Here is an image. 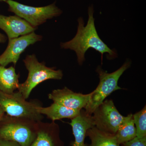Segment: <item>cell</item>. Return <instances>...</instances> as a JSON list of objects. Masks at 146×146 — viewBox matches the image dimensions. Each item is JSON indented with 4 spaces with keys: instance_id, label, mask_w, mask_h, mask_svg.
Segmentation results:
<instances>
[{
    "instance_id": "cell-4",
    "label": "cell",
    "mask_w": 146,
    "mask_h": 146,
    "mask_svg": "<svg viewBox=\"0 0 146 146\" xmlns=\"http://www.w3.org/2000/svg\"><path fill=\"white\" fill-rule=\"evenodd\" d=\"M23 61L28 71V76L25 82L19 84L18 90L26 100L39 84L48 80H59L63 78L62 70L47 67L44 62L38 61L35 54L28 55Z\"/></svg>"
},
{
    "instance_id": "cell-12",
    "label": "cell",
    "mask_w": 146,
    "mask_h": 146,
    "mask_svg": "<svg viewBox=\"0 0 146 146\" xmlns=\"http://www.w3.org/2000/svg\"><path fill=\"white\" fill-rule=\"evenodd\" d=\"M70 125L75 138L72 146H89L85 143V138L87 130L94 126L92 115L81 110L79 115L71 119Z\"/></svg>"
},
{
    "instance_id": "cell-18",
    "label": "cell",
    "mask_w": 146,
    "mask_h": 146,
    "mask_svg": "<svg viewBox=\"0 0 146 146\" xmlns=\"http://www.w3.org/2000/svg\"><path fill=\"white\" fill-rule=\"evenodd\" d=\"M122 146H146V137H136L131 141L122 144Z\"/></svg>"
},
{
    "instance_id": "cell-14",
    "label": "cell",
    "mask_w": 146,
    "mask_h": 146,
    "mask_svg": "<svg viewBox=\"0 0 146 146\" xmlns=\"http://www.w3.org/2000/svg\"><path fill=\"white\" fill-rule=\"evenodd\" d=\"M20 75L13 66L8 68L0 65V91L11 94L19 87Z\"/></svg>"
},
{
    "instance_id": "cell-13",
    "label": "cell",
    "mask_w": 146,
    "mask_h": 146,
    "mask_svg": "<svg viewBox=\"0 0 146 146\" xmlns=\"http://www.w3.org/2000/svg\"><path fill=\"white\" fill-rule=\"evenodd\" d=\"M36 110L39 114L46 115L53 121L65 118L72 119L79 115L80 112V110L71 109L54 102L49 106L43 107L42 106L36 107Z\"/></svg>"
},
{
    "instance_id": "cell-1",
    "label": "cell",
    "mask_w": 146,
    "mask_h": 146,
    "mask_svg": "<svg viewBox=\"0 0 146 146\" xmlns=\"http://www.w3.org/2000/svg\"><path fill=\"white\" fill-rule=\"evenodd\" d=\"M94 12V6H90L88 8L89 18L86 26H84L83 18H79L78 20V25L75 36L70 41L61 42L60 44L62 48L71 50L76 52L79 65H82L85 61V53L91 48L100 53L102 60L104 53H108L107 58L110 60L117 57L116 50L110 49L99 36L95 27Z\"/></svg>"
},
{
    "instance_id": "cell-9",
    "label": "cell",
    "mask_w": 146,
    "mask_h": 146,
    "mask_svg": "<svg viewBox=\"0 0 146 146\" xmlns=\"http://www.w3.org/2000/svg\"><path fill=\"white\" fill-rule=\"evenodd\" d=\"M91 93L83 94L77 93L65 87L55 89L48 94V98L54 102L59 104L71 109L81 110L89 102Z\"/></svg>"
},
{
    "instance_id": "cell-3",
    "label": "cell",
    "mask_w": 146,
    "mask_h": 146,
    "mask_svg": "<svg viewBox=\"0 0 146 146\" xmlns=\"http://www.w3.org/2000/svg\"><path fill=\"white\" fill-rule=\"evenodd\" d=\"M131 65V61L127 59L121 68L111 73L104 70L101 66L97 67L96 71L98 74L100 82L96 89L91 93L89 102L84 108L87 114L92 115L94 110L112 92L122 89L118 86V81Z\"/></svg>"
},
{
    "instance_id": "cell-16",
    "label": "cell",
    "mask_w": 146,
    "mask_h": 146,
    "mask_svg": "<svg viewBox=\"0 0 146 146\" xmlns=\"http://www.w3.org/2000/svg\"><path fill=\"white\" fill-rule=\"evenodd\" d=\"M115 136L120 145L131 141L136 137V128L132 114L126 116L125 120L117 130Z\"/></svg>"
},
{
    "instance_id": "cell-19",
    "label": "cell",
    "mask_w": 146,
    "mask_h": 146,
    "mask_svg": "<svg viewBox=\"0 0 146 146\" xmlns=\"http://www.w3.org/2000/svg\"><path fill=\"white\" fill-rule=\"evenodd\" d=\"M0 146H21L18 143L13 141L0 139Z\"/></svg>"
},
{
    "instance_id": "cell-7",
    "label": "cell",
    "mask_w": 146,
    "mask_h": 146,
    "mask_svg": "<svg viewBox=\"0 0 146 146\" xmlns=\"http://www.w3.org/2000/svg\"><path fill=\"white\" fill-rule=\"evenodd\" d=\"M94 126L100 130L115 134L126 117L121 115L112 100H106L92 115Z\"/></svg>"
},
{
    "instance_id": "cell-21",
    "label": "cell",
    "mask_w": 146,
    "mask_h": 146,
    "mask_svg": "<svg viewBox=\"0 0 146 146\" xmlns=\"http://www.w3.org/2000/svg\"><path fill=\"white\" fill-rule=\"evenodd\" d=\"M5 115L4 111L0 107V121L1 120L3 116Z\"/></svg>"
},
{
    "instance_id": "cell-15",
    "label": "cell",
    "mask_w": 146,
    "mask_h": 146,
    "mask_svg": "<svg viewBox=\"0 0 146 146\" xmlns=\"http://www.w3.org/2000/svg\"><path fill=\"white\" fill-rule=\"evenodd\" d=\"M86 136L91 140V144L89 146H120L115 134L102 131L95 126L87 130Z\"/></svg>"
},
{
    "instance_id": "cell-5",
    "label": "cell",
    "mask_w": 146,
    "mask_h": 146,
    "mask_svg": "<svg viewBox=\"0 0 146 146\" xmlns=\"http://www.w3.org/2000/svg\"><path fill=\"white\" fill-rule=\"evenodd\" d=\"M42 106L37 101H27L18 91L8 94L0 91V107L9 116L42 121L43 115L36 110V107Z\"/></svg>"
},
{
    "instance_id": "cell-8",
    "label": "cell",
    "mask_w": 146,
    "mask_h": 146,
    "mask_svg": "<svg viewBox=\"0 0 146 146\" xmlns=\"http://www.w3.org/2000/svg\"><path fill=\"white\" fill-rule=\"evenodd\" d=\"M42 36L34 32L20 37L9 39L8 45L0 55V65L6 67L9 63L16 65L22 53L30 45L41 41Z\"/></svg>"
},
{
    "instance_id": "cell-20",
    "label": "cell",
    "mask_w": 146,
    "mask_h": 146,
    "mask_svg": "<svg viewBox=\"0 0 146 146\" xmlns=\"http://www.w3.org/2000/svg\"><path fill=\"white\" fill-rule=\"evenodd\" d=\"M7 37L2 33H0V43H5L7 41Z\"/></svg>"
},
{
    "instance_id": "cell-22",
    "label": "cell",
    "mask_w": 146,
    "mask_h": 146,
    "mask_svg": "<svg viewBox=\"0 0 146 146\" xmlns=\"http://www.w3.org/2000/svg\"><path fill=\"white\" fill-rule=\"evenodd\" d=\"M7 0H0V1L6 2Z\"/></svg>"
},
{
    "instance_id": "cell-11",
    "label": "cell",
    "mask_w": 146,
    "mask_h": 146,
    "mask_svg": "<svg viewBox=\"0 0 146 146\" xmlns=\"http://www.w3.org/2000/svg\"><path fill=\"white\" fill-rule=\"evenodd\" d=\"M0 29L5 33L9 39L34 32V27L27 21L17 16L0 15Z\"/></svg>"
},
{
    "instance_id": "cell-17",
    "label": "cell",
    "mask_w": 146,
    "mask_h": 146,
    "mask_svg": "<svg viewBox=\"0 0 146 146\" xmlns=\"http://www.w3.org/2000/svg\"><path fill=\"white\" fill-rule=\"evenodd\" d=\"M133 121L136 131V137H146V107L133 115Z\"/></svg>"
},
{
    "instance_id": "cell-2",
    "label": "cell",
    "mask_w": 146,
    "mask_h": 146,
    "mask_svg": "<svg viewBox=\"0 0 146 146\" xmlns=\"http://www.w3.org/2000/svg\"><path fill=\"white\" fill-rule=\"evenodd\" d=\"M38 121L5 114L0 121V139L30 146L36 138Z\"/></svg>"
},
{
    "instance_id": "cell-10",
    "label": "cell",
    "mask_w": 146,
    "mask_h": 146,
    "mask_svg": "<svg viewBox=\"0 0 146 146\" xmlns=\"http://www.w3.org/2000/svg\"><path fill=\"white\" fill-rule=\"evenodd\" d=\"M36 138L30 146H64L59 125L55 122L38 121Z\"/></svg>"
},
{
    "instance_id": "cell-6",
    "label": "cell",
    "mask_w": 146,
    "mask_h": 146,
    "mask_svg": "<svg viewBox=\"0 0 146 146\" xmlns=\"http://www.w3.org/2000/svg\"><path fill=\"white\" fill-rule=\"evenodd\" d=\"M9 11L27 21L34 27L46 23L47 20L60 16L62 11L55 3L42 7H34L22 4L12 0H7Z\"/></svg>"
}]
</instances>
